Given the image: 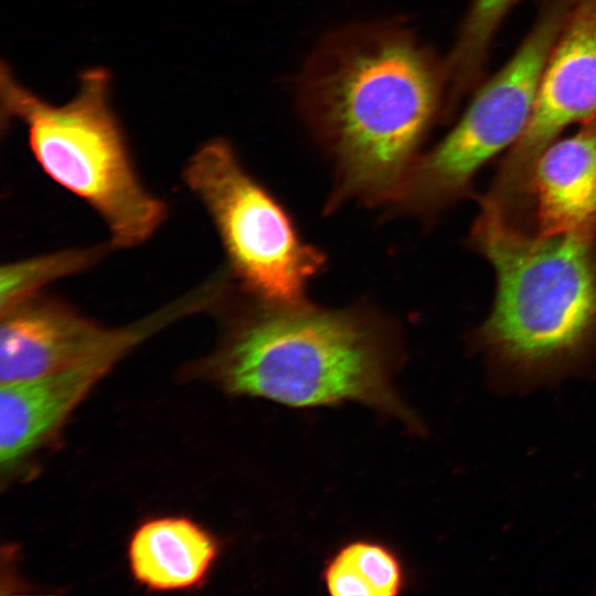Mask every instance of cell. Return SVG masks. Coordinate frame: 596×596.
Segmentation results:
<instances>
[{
  "label": "cell",
  "mask_w": 596,
  "mask_h": 596,
  "mask_svg": "<svg viewBox=\"0 0 596 596\" xmlns=\"http://www.w3.org/2000/svg\"><path fill=\"white\" fill-rule=\"evenodd\" d=\"M596 113V0H572L546 60L529 123L481 200L504 219L524 223L533 210L535 164L561 131Z\"/></svg>",
  "instance_id": "cell-7"
},
{
  "label": "cell",
  "mask_w": 596,
  "mask_h": 596,
  "mask_svg": "<svg viewBox=\"0 0 596 596\" xmlns=\"http://www.w3.org/2000/svg\"><path fill=\"white\" fill-rule=\"evenodd\" d=\"M134 334L67 369L1 384L0 467L10 475L60 430L93 387L134 349L153 337Z\"/></svg>",
  "instance_id": "cell-9"
},
{
  "label": "cell",
  "mask_w": 596,
  "mask_h": 596,
  "mask_svg": "<svg viewBox=\"0 0 596 596\" xmlns=\"http://www.w3.org/2000/svg\"><path fill=\"white\" fill-rule=\"evenodd\" d=\"M220 552L216 538L184 517H159L141 523L128 543L135 581L156 592L201 586Z\"/></svg>",
  "instance_id": "cell-11"
},
{
  "label": "cell",
  "mask_w": 596,
  "mask_h": 596,
  "mask_svg": "<svg viewBox=\"0 0 596 596\" xmlns=\"http://www.w3.org/2000/svg\"><path fill=\"white\" fill-rule=\"evenodd\" d=\"M535 234L596 235V113L550 145L532 179Z\"/></svg>",
  "instance_id": "cell-10"
},
{
  "label": "cell",
  "mask_w": 596,
  "mask_h": 596,
  "mask_svg": "<svg viewBox=\"0 0 596 596\" xmlns=\"http://www.w3.org/2000/svg\"><path fill=\"white\" fill-rule=\"evenodd\" d=\"M298 110L333 168L327 203L390 206L444 109L439 61L397 19L329 32L304 64Z\"/></svg>",
  "instance_id": "cell-1"
},
{
  "label": "cell",
  "mask_w": 596,
  "mask_h": 596,
  "mask_svg": "<svg viewBox=\"0 0 596 596\" xmlns=\"http://www.w3.org/2000/svg\"><path fill=\"white\" fill-rule=\"evenodd\" d=\"M571 3L549 0L542 7L510 61L480 87L453 129L415 161L389 207L394 214L432 220L467 195L480 167L519 139Z\"/></svg>",
  "instance_id": "cell-6"
},
{
  "label": "cell",
  "mask_w": 596,
  "mask_h": 596,
  "mask_svg": "<svg viewBox=\"0 0 596 596\" xmlns=\"http://www.w3.org/2000/svg\"><path fill=\"white\" fill-rule=\"evenodd\" d=\"M515 0H473L444 60L445 113L480 83L491 42Z\"/></svg>",
  "instance_id": "cell-13"
},
{
  "label": "cell",
  "mask_w": 596,
  "mask_h": 596,
  "mask_svg": "<svg viewBox=\"0 0 596 596\" xmlns=\"http://www.w3.org/2000/svg\"><path fill=\"white\" fill-rule=\"evenodd\" d=\"M111 244L72 247L13 260L0 268V311L42 291L51 283L76 275L103 260Z\"/></svg>",
  "instance_id": "cell-14"
},
{
  "label": "cell",
  "mask_w": 596,
  "mask_h": 596,
  "mask_svg": "<svg viewBox=\"0 0 596 596\" xmlns=\"http://www.w3.org/2000/svg\"><path fill=\"white\" fill-rule=\"evenodd\" d=\"M211 311L222 322L220 339L185 368L188 377L295 408L358 402L422 430L393 384L397 333L370 308L268 300L231 278Z\"/></svg>",
  "instance_id": "cell-2"
},
{
  "label": "cell",
  "mask_w": 596,
  "mask_h": 596,
  "mask_svg": "<svg viewBox=\"0 0 596 596\" xmlns=\"http://www.w3.org/2000/svg\"><path fill=\"white\" fill-rule=\"evenodd\" d=\"M110 84L106 68H87L79 75L74 97L53 105L24 86L3 60L1 128L13 120L23 124L43 172L96 212L114 249L134 248L163 225L168 205L148 190L136 170L110 103Z\"/></svg>",
  "instance_id": "cell-4"
},
{
  "label": "cell",
  "mask_w": 596,
  "mask_h": 596,
  "mask_svg": "<svg viewBox=\"0 0 596 596\" xmlns=\"http://www.w3.org/2000/svg\"><path fill=\"white\" fill-rule=\"evenodd\" d=\"M471 242L496 273L493 307L476 341L497 363L544 376L596 345V235L530 234L481 207Z\"/></svg>",
  "instance_id": "cell-3"
},
{
  "label": "cell",
  "mask_w": 596,
  "mask_h": 596,
  "mask_svg": "<svg viewBox=\"0 0 596 596\" xmlns=\"http://www.w3.org/2000/svg\"><path fill=\"white\" fill-rule=\"evenodd\" d=\"M0 312V384L67 369L161 324L159 313L152 311L123 327L107 328L42 291Z\"/></svg>",
  "instance_id": "cell-8"
},
{
  "label": "cell",
  "mask_w": 596,
  "mask_h": 596,
  "mask_svg": "<svg viewBox=\"0 0 596 596\" xmlns=\"http://www.w3.org/2000/svg\"><path fill=\"white\" fill-rule=\"evenodd\" d=\"M321 577L333 596H395L406 585L397 554L381 542L365 539L339 547L326 561Z\"/></svg>",
  "instance_id": "cell-12"
},
{
  "label": "cell",
  "mask_w": 596,
  "mask_h": 596,
  "mask_svg": "<svg viewBox=\"0 0 596 596\" xmlns=\"http://www.w3.org/2000/svg\"><path fill=\"white\" fill-rule=\"evenodd\" d=\"M220 237L227 270L244 291L275 301L305 299L326 255L305 242L281 204L221 137L201 145L182 171Z\"/></svg>",
  "instance_id": "cell-5"
}]
</instances>
